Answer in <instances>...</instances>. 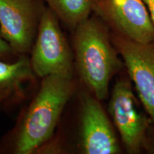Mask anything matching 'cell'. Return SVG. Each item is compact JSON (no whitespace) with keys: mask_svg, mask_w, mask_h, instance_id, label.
<instances>
[{"mask_svg":"<svg viewBox=\"0 0 154 154\" xmlns=\"http://www.w3.org/2000/svg\"><path fill=\"white\" fill-rule=\"evenodd\" d=\"M66 140L61 133H55L54 135L45 143L43 144L36 154H63L71 153L70 146H67Z\"/></svg>","mask_w":154,"mask_h":154,"instance_id":"11","label":"cell"},{"mask_svg":"<svg viewBox=\"0 0 154 154\" xmlns=\"http://www.w3.org/2000/svg\"><path fill=\"white\" fill-rule=\"evenodd\" d=\"M144 3L147 7L149 14L151 15V19L154 24V0H143Z\"/></svg>","mask_w":154,"mask_h":154,"instance_id":"14","label":"cell"},{"mask_svg":"<svg viewBox=\"0 0 154 154\" xmlns=\"http://www.w3.org/2000/svg\"><path fill=\"white\" fill-rule=\"evenodd\" d=\"M72 32L77 80L98 99L104 101L109 96L111 81L125 68L111 41L110 29L92 13Z\"/></svg>","mask_w":154,"mask_h":154,"instance_id":"2","label":"cell"},{"mask_svg":"<svg viewBox=\"0 0 154 154\" xmlns=\"http://www.w3.org/2000/svg\"><path fill=\"white\" fill-rule=\"evenodd\" d=\"M93 13L111 32L128 39L154 42V24L143 0H91Z\"/></svg>","mask_w":154,"mask_h":154,"instance_id":"7","label":"cell"},{"mask_svg":"<svg viewBox=\"0 0 154 154\" xmlns=\"http://www.w3.org/2000/svg\"><path fill=\"white\" fill-rule=\"evenodd\" d=\"M38 79L29 55L19 56L11 62L0 59V111L9 113L24 105L38 86Z\"/></svg>","mask_w":154,"mask_h":154,"instance_id":"9","label":"cell"},{"mask_svg":"<svg viewBox=\"0 0 154 154\" xmlns=\"http://www.w3.org/2000/svg\"><path fill=\"white\" fill-rule=\"evenodd\" d=\"M60 20L47 7L29 56L31 66L39 79L47 76L74 78L72 44L61 30Z\"/></svg>","mask_w":154,"mask_h":154,"instance_id":"4","label":"cell"},{"mask_svg":"<svg viewBox=\"0 0 154 154\" xmlns=\"http://www.w3.org/2000/svg\"><path fill=\"white\" fill-rule=\"evenodd\" d=\"M47 7L44 0H0V36L18 56L30 54Z\"/></svg>","mask_w":154,"mask_h":154,"instance_id":"6","label":"cell"},{"mask_svg":"<svg viewBox=\"0 0 154 154\" xmlns=\"http://www.w3.org/2000/svg\"><path fill=\"white\" fill-rule=\"evenodd\" d=\"M19 57L9 44L0 36V59L11 62L16 61Z\"/></svg>","mask_w":154,"mask_h":154,"instance_id":"12","label":"cell"},{"mask_svg":"<svg viewBox=\"0 0 154 154\" xmlns=\"http://www.w3.org/2000/svg\"><path fill=\"white\" fill-rule=\"evenodd\" d=\"M111 38L134 84L138 98L154 125V42L139 43L112 32Z\"/></svg>","mask_w":154,"mask_h":154,"instance_id":"8","label":"cell"},{"mask_svg":"<svg viewBox=\"0 0 154 154\" xmlns=\"http://www.w3.org/2000/svg\"><path fill=\"white\" fill-rule=\"evenodd\" d=\"M71 32L93 13L91 0H44Z\"/></svg>","mask_w":154,"mask_h":154,"instance_id":"10","label":"cell"},{"mask_svg":"<svg viewBox=\"0 0 154 154\" xmlns=\"http://www.w3.org/2000/svg\"><path fill=\"white\" fill-rule=\"evenodd\" d=\"M144 150H146L150 153H154V129H152L151 127L149 131V134H148Z\"/></svg>","mask_w":154,"mask_h":154,"instance_id":"13","label":"cell"},{"mask_svg":"<svg viewBox=\"0 0 154 154\" xmlns=\"http://www.w3.org/2000/svg\"><path fill=\"white\" fill-rule=\"evenodd\" d=\"M135 96L129 76L121 74L111 91L108 113L127 153L138 154L145 149L152 121Z\"/></svg>","mask_w":154,"mask_h":154,"instance_id":"3","label":"cell"},{"mask_svg":"<svg viewBox=\"0 0 154 154\" xmlns=\"http://www.w3.org/2000/svg\"><path fill=\"white\" fill-rule=\"evenodd\" d=\"M40 80L14 126L0 139V154H36L54 135L65 108L79 86L76 77L47 76Z\"/></svg>","mask_w":154,"mask_h":154,"instance_id":"1","label":"cell"},{"mask_svg":"<svg viewBox=\"0 0 154 154\" xmlns=\"http://www.w3.org/2000/svg\"><path fill=\"white\" fill-rule=\"evenodd\" d=\"M79 121L75 149L81 154H119L122 146L99 99L79 84Z\"/></svg>","mask_w":154,"mask_h":154,"instance_id":"5","label":"cell"}]
</instances>
